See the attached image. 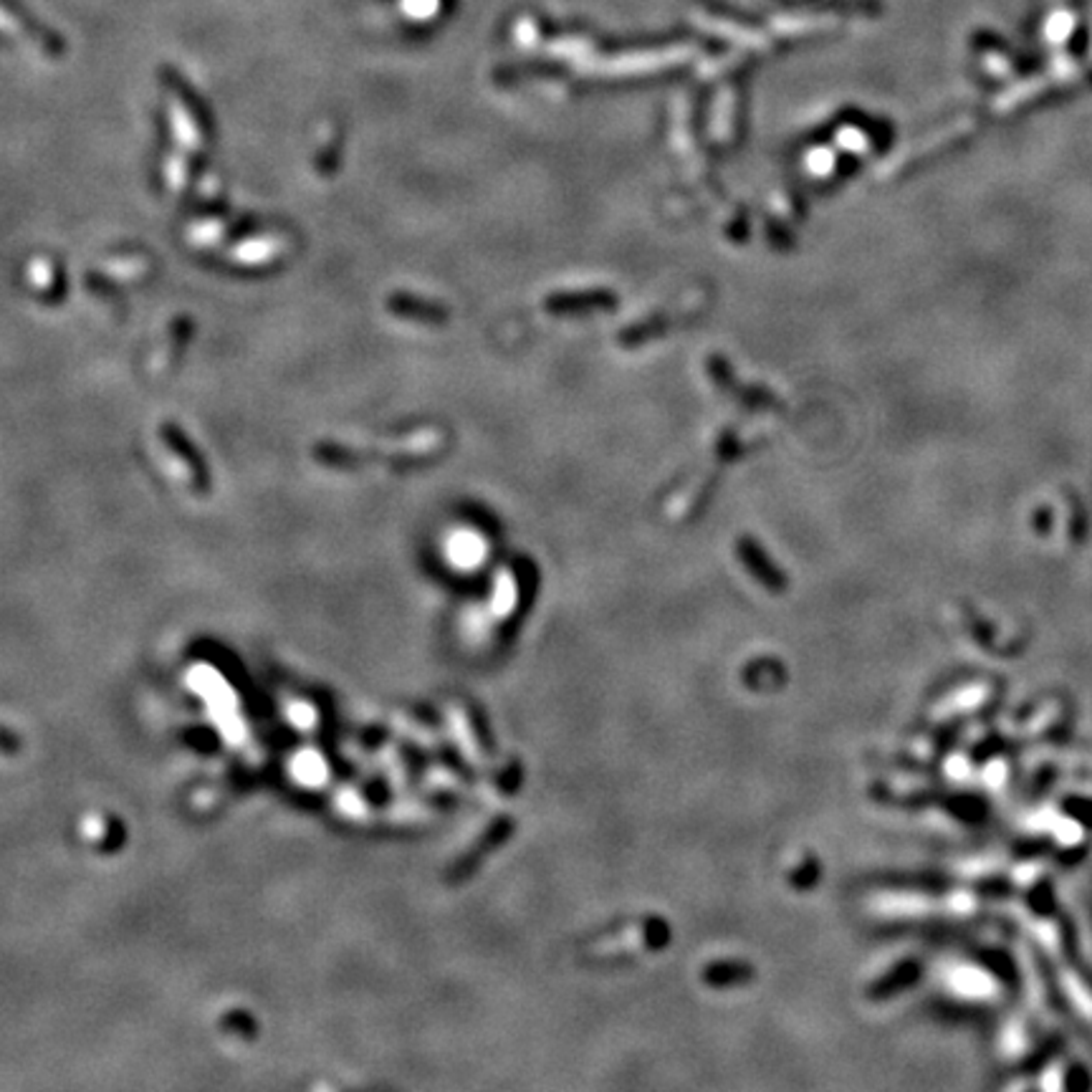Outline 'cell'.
I'll use <instances>...</instances> for the list:
<instances>
[{"label":"cell","mask_w":1092,"mask_h":1092,"mask_svg":"<svg viewBox=\"0 0 1092 1092\" xmlns=\"http://www.w3.org/2000/svg\"><path fill=\"white\" fill-rule=\"evenodd\" d=\"M612 294L589 292V294H559L546 301L549 309H589V306H610Z\"/></svg>","instance_id":"1"},{"label":"cell","mask_w":1092,"mask_h":1092,"mask_svg":"<svg viewBox=\"0 0 1092 1092\" xmlns=\"http://www.w3.org/2000/svg\"><path fill=\"white\" fill-rule=\"evenodd\" d=\"M392 309L400 311V314H405V316L435 318V322H441V318H446V316H448V311L435 309V306H425L423 301H413V299H410V296H405V299H395V301H392Z\"/></svg>","instance_id":"2"}]
</instances>
